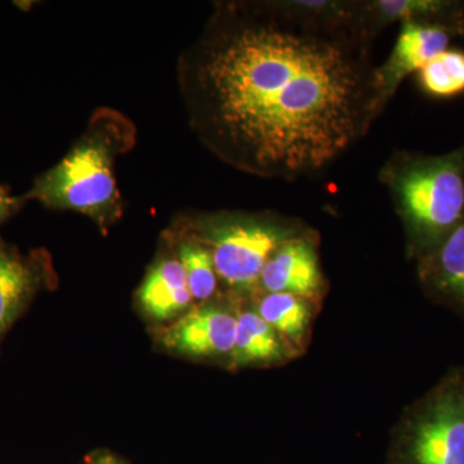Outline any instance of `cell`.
I'll return each instance as SVG.
<instances>
[{
	"label": "cell",
	"mask_w": 464,
	"mask_h": 464,
	"mask_svg": "<svg viewBox=\"0 0 464 464\" xmlns=\"http://www.w3.org/2000/svg\"><path fill=\"white\" fill-rule=\"evenodd\" d=\"M271 8L219 14L186 67V88L217 155L293 181L338 160L383 102L362 38Z\"/></svg>",
	"instance_id": "6da1fadb"
},
{
	"label": "cell",
	"mask_w": 464,
	"mask_h": 464,
	"mask_svg": "<svg viewBox=\"0 0 464 464\" xmlns=\"http://www.w3.org/2000/svg\"><path fill=\"white\" fill-rule=\"evenodd\" d=\"M130 130L123 119L101 112L63 160L36 179L24 200L74 210L100 224L112 221L121 201L114 164L127 148Z\"/></svg>",
	"instance_id": "7a4b0ae2"
},
{
	"label": "cell",
	"mask_w": 464,
	"mask_h": 464,
	"mask_svg": "<svg viewBox=\"0 0 464 464\" xmlns=\"http://www.w3.org/2000/svg\"><path fill=\"white\" fill-rule=\"evenodd\" d=\"M387 183L411 246L423 257L464 218V145L439 157L401 155Z\"/></svg>",
	"instance_id": "3957f363"
},
{
	"label": "cell",
	"mask_w": 464,
	"mask_h": 464,
	"mask_svg": "<svg viewBox=\"0 0 464 464\" xmlns=\"http://www.w3.org/2000/svg\"><path fill=\"white\" fill-rule=\"evenodd\" d=\"M396 464H464V372L449 375L415 406Z\"/></svg>",
	"instance_id": "277c9868"
},
{
	"label": "cell",
	"mask_w": 464,
	"mask_h": 464,
	"mask_svg": "<svg viewBox=\"0 0 464 464\" xmlns=\"http://www.w3.org/2000/svg\"><path fill=\"white\" fill-rule=\"evenodd\" d=\"M208 246L216 273L235 289L246 290L261 279L268 259L285 241L295 237L290 228L267 219L225 217L204 222Z\"/></svg>",
	"instance_id": "5b68a950"
},
{
	"label": "cell",
	"mask_w": 464,
	"mask_h": 464,
	"mask_svg": "<svg viewBox=\"0 0 464 464\" xmlns=\"http://www.w3.org/2000/svg\"><path fill=\"white\" fill-rule=\"evenodd\" d=\"M56 284L50 255H24L0 237V341L27 310L33 299Z\"/></svg>",
	"instance_id": "8992f818"
},
{
	"label": "cell",
	"mask_w": 464,
	"mask_h": 464,
	"mask_svg": "<svg viewBox=\"0 0 464 464\" xmlns=\"http://www.w3.org/2000/svg\"><path fill=\"white\" fill-rule=\"evenodd\" d=\"M237 316L224 307L207 304L191 308L170 325L160 329L159 341L169 353L194 359L232 355Z\"/></svg>",
	"instance_id": "52a82bcc"
},
{
	"label": "cell",
	"mask_w": 464,
	"mask_h": 464,
	"mask_svg": "<svg viewBox=\"0 0 464 464\" xmlns=\"http://www.w3.org/2000/svg\"><path fill=\"white\" fill-rule=\"evenodd\" d=\"M453 33L441 24L405 21L395 47L386 63L375 69V88L382 102L392 97L400 84L413 72H420L432 58L447 51Z\"/></svg>",
	"instance_id": "ba28073f"
},
{
	"label": "cell",
	"mask_w": 464,
	"mask_h": 464,
	"mask_svg": "<svg viewBox=\"0 0 464 464\" xmlns=\"http://www.w3.org/2000/svg\"><path fill=\"white\" fill-rule=\"evenodd\" d=\"M259 284L268 293H290L302 298L316 295L323 277L313 243L299 237L285 241L268 259Z\"/></svg>",
	"instance_id": "9c48e42d"
},
{
	"label": "cell",
	"mask_w": 464,
	"mask_h": 464,
	"mask_svg": "<svg viewBox=\"0 0 464 464\" xmlns=\"http://www.w3.org/2000/svg\"><path fill=\"white\" fill-rule=\"evenodd\" d=\"M420 259L424 286L433 297L464 314V218L435 249Z\"/></svg>",
	"instance_id": "30bf717a"
},
{
	"label": "cell",
	"mask_w": 464,
	"mask_h": 464,
	"mask_svg": "<svg viewBox=\"0 0 464 464\" xmlns=\"http://www.w3.org/2000/svg\"><path fill=\"white\" fill-rule=\"evenodd\" d=\"M139 299L146 315L157 322H170L188 313L192 297L179 259L155 265L143 280Z\"/></svg>",
	"instance_id": "8fae6325"
},
{
	"label": "cell",
	"mask_w": 464,
	"mask_h": 464,
	"mask_svg": "<svg viewBox=\"0 0 464 464\" xmlns=\"http://www.w3.org/2000/svg\"><path fill=\"white\" fill-rule=\"evenodd\" d=\"M462 3L445 0H380L364 7L362 20L371 21V27H380L393 21H423L441 24L451 32ZM453 33V32H451ZM454 35V34H453Z\"/></svg>",
	"instance_id": "7c38bea8"
},
{
	"label": "cell",
	"mask_w": 464,
	"mask_h": 464,
	"mask_svg": "<svg viewBox=\"0 0 464 464\" xmlns=\"http://www.w3.org/2000/svg\"><path fill=\"white\" fill-rule=\"evenodd\" d=\"M284 346L279 333L255 311L237 316V338L231 359L235 365H261L279 362Z\"/></svg>",
	"instance_id": "4fadbf2b"
},
{
	"label": "cell",
	"mask_w": 464,
	"mask_h": 464,
	"mask_svg": "<svg viewBox=\"0 0 464 464\" xmlns=\"http://www.w3.org/2000/svg\"><path fill=\"white\" fill-rule=\"evenodd\" d=\"M424 93L433 99H453L464 93V51L448 50L418 72Z\"/></svg>",
	"instance_id": "5bb4252c"
},
{
	"label": "cell",
	"mask_w": 464,
	"mask_h": 464,
	"mask_svg": "<svg viewBox=\"0 0 464 464\" xmlns=\"http://www.w3.org/2000/svg\"><path fill=\"white\" fill-rule=\"evenodd\" d=\"M257 314L275 331L298 340L306 332L310 310L304 298L290 293H268L259 302Z\"/></svg>",
	"instance_id": "9a60e30c"
},
{
	"label": "cell",
	"mask_w": 464,
	"mask_h": 464,
	"mask_svg": "<svg viewBox=\"0 0 464 464\" xmlns=\"http://www.w3.org/2000/svg\"><path fill=\"white\" fill-rule=\"evenodd\" d=\"M179 259L185 270L192 301L206 302L217 289V273L212 255L204 244L183 241Z\"/></svg>",
	"instance_id": "2e32d148"
},
{
	"label": "cell",
	"mask_w": 464,
	"mask_h": 464,
	"mask_svg": "<svg viewBox=\"0 0 464 464\" xmlns=\"http://www.w3.org/2000/svg\"><path fill=\"white\" fill-rule=\"evenodd\" d=\"M24 201V198L12 197L7 188L0 186V225L16 213Z\"/></svg>",
	"instance_id": "e0dca14e"
},
{
	"label": "cell",
	"mask_w": 464,
	"mask_h": 464,
	"mask_svg": "<svg viewBox=\"0 0 464 464\" xmlns=\"http://www.w3.org/2000/svg\"><path fill=\"white\" fill-rule=\"evenodd\" d=\"M87 464H125L123 460L119 459L114 454L109 451L100 450L92 454L87 459Z\"/></svg>",
	"instance_id": "ac0fdd59"
},
{
	"label": "cell",
	"mask_w": 464,
	"mask_h": 464,
	"mask_svg": "<svg viewBox=\"0 0 464 464\" xmlns=\"http://www.w3.org/2000/svg\"><path fill=\"white\" fill-rule=\"evenodd\" d=\"M454 36H464V3H462V8H460L459 14L454 21L453 27Z\"/></svg>",
	"instance_id": "d6986e66"
}]
</instances>
